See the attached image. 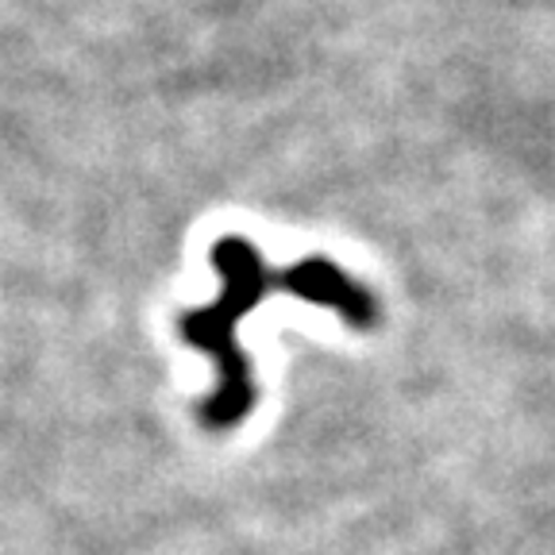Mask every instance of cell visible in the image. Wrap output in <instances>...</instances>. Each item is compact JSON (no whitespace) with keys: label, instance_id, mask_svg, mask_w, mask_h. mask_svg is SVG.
<instances>
[{"label":"cell","instance_id":"obj_1","mask_svg":"<svg viewBox=\"0 0 555 555\" xmlns=\"http://www.w3.org/2000/svg\"><path fill=\"white\" fill-rule=\"evenodd\" d=\"M208 259L224 278V289H220L217 301L182 312L178 328H182L185 344L201 347L217 366V390L205 398L201 416L212 433H220V428L247 421V413L255 409L251 356L240 344V324L274 289V270L262 262L259 247L251 240H240V235H224L220 243H212Z\"/></svg>","mask_w":555,"mask_h":555},{"label":"cell","instance_id":"obj_2","mask_svg":"<svg viewBox=\"0 0 555 555\" xmlns=\"http://www.w3.org/2000/svg\"><path fill=\"white\" fill-rule=\"evenodd\" d=\"M274 289L332 309L351 328H374L378 324V301H374L371 289H363L356 278L328 259H305L297 267L282 270V274H274Z\"/></svg>","mask_w":555,"mask_h":555}]
</instances>
